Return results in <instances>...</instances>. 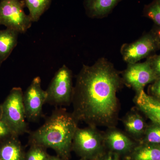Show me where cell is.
Segmentation results:
<instances>
[{"label": "cell", "mask_w": 160, "mask_h": 160, "mask_svg": "<svg viewBox=\"0 0 160 160\" xmlns=\"http://www.w3.org/2000/svg\"><path fill=\"white\" fill-rule=\"evenodd\" d=\"M123 84L119 72L105 58L92 66L83 65L72 91V113L75 119L96 128L116 127L119 112L117 93Z\"/></svg>", "instance_id": "cell-1"}, {"label": "cell", "mask_w": 160, "mask_h": 160, "mask_svg": "<svg viewBox=\"0 0 160 160\" xmlns=\"http://www.w3.org/2000/svg\"><path fill=\"white\" fill-rule=\"evenodd\" d=\"M78 124L72 113L65 108H56L42 126L30 133L29 142L51 148L57 155L69 160Z\"/></svg>", "instance_id": "cell-2"}, {"label": "cell", "mask_w": 160, "mask_h": 160, "mask_svg": "<svg viewBox=\"0 0 160 160\" xmlns=\"http://www.w3.org/2000/svg\"><path fill=\"white\" fill-rule=\"evenodd\" d=\"M23 96L22 88L14 87L10 90L6 99L1 104V121L7 125L13 134L17 136L28 131Z\"/></svg>", "instance_id": "cell-3"}, {"label": "cell", "mask_w": 160, "mask_h": 160, "mask_svg": "<svg viewBox=\"0 0 160 160\" xmlns=\"http://www.w3.org/2000/svg\"><path fill=\"white\" fill-rule=\"evenodd\" d=\"M72 150L81 158L96 160L106 150L103 134L96 127H78L72 140Z\"/></svg>", "instance_id": "cell-4"}, {"label": "cell", "mask_w": 160, "mask_h": 160, "mask_svg": "<svg viewBox=\"0 0 160 160\" xmlns=\"http://www.w3.org/2000/svg\"><path fill=\"white\" fill-rule=\"evenodd\" d=\"M73 88L72 72L63 65L56 72L46 90V103L57 106L69 105L72 102Z\"/></svg>", "instance_id": "cell-5"}, {"label": "cell", "mask_w": 160, "mask_h": 160, "mask_svg": "<svg viewBox=\"0 0 160 160\" xmlns=\"http://www.w3.org/2000/svg\"><path fill=\"white\" fill-rule=\"evenodd\" d=\"M24 3L21 0L0 1V25L24 33L31 27L32 21L24 11Z\"/></svg>", "instance_id": "cell-6"}, {"label": "cell", "mask_w": 160, "mask_h": 160, "mask_svg": "<svg viewBox=\"0 0 160 160\" xmlns=\"http://www.w3.org/2000/svg\"><path fill=\"white\" fill-rule=\"evenodd\" d=\"M160 49L154 38L149 32L133 42L123 44L121 47V53L127 64H133L147 58Z\"/></svg>", "instance_id": "cell-7"}, {"label": "cell", "mask_w": 160, "mask_h": 160, "mask_svg": "<svg viewBox=\"0 0 160 160\" xmlns=\"http://www.w3.org/2000/svg\"><path fill=\"white\" fill-rule=\"evenodd\" d=\"M47 97L46 91L41 87L39 77L34 78L26 91L23 92V104L26 118L29 122H36L39 119Z\"/></svg>", "instance_id": "cell-8"}, {"label": "cell", "mask_w": 160, "mask_h": 160, "mask_svg": "<svg viewBox=\"0 0 160 160\" xmlns=\"http://www.w3.org/2000/svg\"><path fill=\"white\" fill-rule=\"evenodd\" d=\"M122 78L123 83L134 89L136 92L144 90L146 85L151 84L157 78L146 61L128 64L122 73Z\"/></svg>", "instance_id": "cell-9"}, {"label": "cell", "mask_w": 160, "mask_h": 160, "mask_svg": "<svg viewBox=\"0 0 160 160\" xmlns=\"http://www.w3.org/2000/svg\"><path fill=\"white\" fill-rule=\"evenodd\" d=\"M103 137L106 149L121 156L128 155L138 143L116 127L108 128Z\"/></svg>", "instance_id": "cell-10"}, {"label": "cell", "mask_w": 160, "mask_h": 160, "mask_svg": "<svg viewBox=\"0 0 160 160\" xmlns=\"http://www.w3.org/2000/svg\"><path fill=\"white\" fill-rule=\"evenodd\" d=\"M135 104L152 122L160 125V101L147 94L144 90L136 92Z\"/></svg>", "instance_id": "cell-11"}, {"label": "cell", "mask_w": 160, "mask_h": 160, "mask_svg": "<svg viewBox=\"0 0 160 160\" xmlns=\"http://www.w3.org/2000/svg\"><path fill=\"white\" fill-rule=\"evenodd\" d=\"M122 122L127 134L139 143L148 126L143 117L138 111L131 110L123 118Z\"/></svg>", "instance_id": "cell-12"}, {"label": "cell", "mask_w": 160, "mask_h": 160, "mask_svg": "<svg viewBox=\"0 0 160 160\" xmlns=\"http://www.w3.org/2000/svg\"><path fill=\"white\" fill-rule=\"evenodd\" d=\"M16 135L0 141V160H24L25 153Z\"/></svg>", "instance_id": "cell-13"}, {"label": "cell", "mask_w": 160, "mask_h": 160, "mask_svg": "<svg viewBox=\"0 0 160 160\" xmlns=\"http://www.w3.org/2000/svg\"><path fill=\"white\" fill-rule=\"evenodd\" d=\"M122 0H84L86 14L92 18H102L111 13Z\"/></svg>", "instance_id": "cell-14"}, {"label": "cell", "mask_w": 160, "mask_h": 160, "mask_svg": "<svg viewBox=\"0 0 160 160\" xmlns=\"http://www.w3.org/2000/svg\"><path fill=\"white\" fill-rule=\"evenodd\" d=\"M124 160H160V145L138 143Z\"/></svg>", "instance_id": "cell-15"}, {"label": "cell", "mask_w": 160, "mask_h": 160, "mask_svg": "<svg viewBox=\"0 0 160 160\" xmlns=\"http://www.w3.org/2000/svg\"><path fill=\"white\" fill-rule=\"evenodd\" d=\"M19 33L8 28L0 30V65L9 57L17 45Z\"/></svg>", "instance_id": "cell-16"}, {"label": "cell", "mask_w": 160, "mask_h": 160, "mask_svg": "<svg viewBox=\"0 0 160 160\" xmlns=\"http://www.w3.org/2000/svg\"><path fill=\"white\" fill-rule=\"evenodd\" d=\"M32 22H37L50 6L51 0H23Z\"/></svg>", "instance_id": "cell-17"}, {"label": "cell", "mask_w": 160, "mask_h": 160, "mask_svg": "<svg viewBox=\"0 0 160 160\" xmlns=\"http://www.w3.org/2000/svg\"><path fill=\"white\" fill-rule=\"evenodd\" d=\"M139 143L160 145V125L153 122L148 125Z\"/></svg>", "instance_id": "cell-18"}, {"label": "cell", "mask_w": 160, "mask_h": 160, "mask_svg": "<svg viewBox=\"0 0 160 160\" xmlns=\"http://www.w3.org/2000/svg\"><path fill=\"white\" fill-rule=\"evenodd\" d=\"M143 16L152 20L154 25L160 26V0H153L144 6Z\"/></svg>", "instance_id": "cell-19"}, {"label": "cell", "mask_w": 160, "mask_h": 160, "mask_svg": "<svg viewBox=\"0 0 160 160\" xmlns=\"http://www.w3.org/2000/svg\"><path fill=\"white\" fill-rule=\"evenodd\" d=\"M30 148L25 153L24 160H48L49 155L46 148L37 144H30Z\"/></svg>", "instance_id": "cell-20"}, {"label": "cell", "mask_w": 160, "mask_h": 160, "mask_svg": "<svg viewBox=\"0 0 160 160\" xmlns=\"http://www.w3.org/2000/svg\"><path fill=\"white\" fill-rule=\"evenodd\" d=\"M146 61L149 63L157 78L160 76V53L153 54L146 58Z\"/></svg>", "instance_id": "cell-21"}, {"label": "cell", "mask_w": 160, "mask_h": 160, "mask_svg": "<svg viewBox=\"0 0 160 160\" xmlns=\"http://www.w3.org/2000/svg\"><path fill=\"white\" fill-rule=\"evenodd\" d=\"M149 90L150 95L160 101V76L151 83Z\"/></svg>", "instance_id": "cell-22"}, {"label": "cell", "mask_w": 160, "mask_h": 160, "mask_svg": "<svg viewBox=\"0 0 160 160\" xmlns=\"http://www.w3.org/2000/svg\"><path fill=\"white\" fill-rule=\"evenodd\" d=\"M120 155L107 150L96 160H122Z\"/></svg>", "instance_id": "cell-23"}, {"label": "cell", "mask_w": 160, "mask_h": 160, "mask_svg": "<svg viewBox=\"0 0 160 160\" xmlns=\"http://www.w3.org/2000/svg\"><path fill=\"white\" fill-rule=\"evenodd\" d=\"M12 135H15L12 132L5 123L0 120V141Z\"/></svg>", "instance_id": "cell-24"}, {"label": "cell", "mask_w": 160, "mask_h": 160, "mask_svg": "<svg viewBox=\"0 0 160 160\" xmlns=\"http://www.w3.org/2000/svg\"><path fill=\"white\" fill-rule=\"evenodd\" d=\"M149 32L154 38L160 48V26L154 25Z\"/></svg>", "instance_id": "cell-25"}, {"label": "cell", "mask_w": 160, "mask_h": 160, "mask_svg": "<svg viewBox=\"0 0 160 160\" xmlns=\"http://www.w3.org/2000/svg\"><path fill=\"white\" fill-rule=\"evenodd\" d=\"M48 160H66L58 156H51L49 155Z\"/></svg>", "instance_id": "cell-26"}, {"label": "cell", "mask_w": 160, "mask_h": 160, "mask_svg": "<svg viewBox=\"0 0 160 160\" xmlns=\"http://www.w3.org/2000/svg\"><path fill=\"white\" fill-rule=\"evenodd\" d=\"M2 107H1V105H0V120L1 119V117H2Z\"/></svg>", "instance_id": "cell-27"}, {"label": "cell", "mask_w": 160, "mask_h": 160, "mask_svg": "<svg viewBox=\"0 0 160 160\" xmlns=\"http://www.w3.org/2000/svg\"><path fill=\"white\" fill-rule=\"evenodd\" d=\"M80 160H87L81 158V159H80Z\"/></svg>", "instance_id": "cell-28"}]
</instances>
